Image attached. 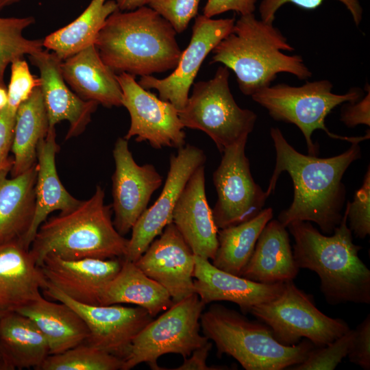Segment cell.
I'll use <instances>...</instances> for the list:
<instances>
[{"label": "cell", "instance_id": "cell-1", "mask_svg": "<svg viewBox=\"0 0 370 370\" xmlns=\"http://www.w3.org/2000/svg\"><path fill=\"white\" fill-rule=\"evenodd\" d=\"M270 135L276 161L265 192L268 197L274 192L284 171L289 174L294 188L292 204L278 220L286 227L296 221H312L323 234H332L343 215L346 190L342 179L349 165L361 157L359 143L352 144L338 156L322 158L297 151L278 127L271 128Z\"/></svg>", "mask_w": 370, "mask_h": 370}, {"label": "cell", "instance_id": "cell-2", "mask_svg": "<svg viewBox=\"0 0 370 370\" xmlns=\"http://www.w3.org/2000/svg\"><path fill=\"white\" fill-rule=\"evenodd\" d=\"M171 25L147 5L110 14L95 46L114 73L136 76L174 69L182 53Z\"/></svg>", "mask_w": 370, "mask_h": 370}, {"label": "cell", "instance_id": "cell-3", "mask_svg": "<svg viewBox=\"0 0 370 370\" xmlns=\"http://www.w3.org/2000/svg\"><path fill=\"white\" fill-rule=\"evenodd\" d=\"M286 227L295 241L297 267L319 275L328 303H370V270L358 256L362 247L353 242L346 208L330 235L321 234L310 221H293Z\"/></svg>", "mask_w": 370, "mask_h": 370}, {"label": "cell", "instance_id": "cell-4", "mask_svg": "<svg viewBox=\"0 0 370 370\" xmlns=\"http://www.w3.org/2000/svg\"><path fill=\"white\" fill-rule=\"evenodd\" d=\"M295 49L273 25L256 18L254 13L241 15L231 32L212 49L210 63H222L236 76L240 90L251 96L271 86L280 73L299 80L312 75L301 56L282 51Z\"/></svg>", "mask_w": 370, "mask_h": 370}, {"label": "cell", "instance_id": "cell-5", "mask_svg": "<svg viewBox=\"0 0 370 370\" xmlns=\"http://www.w3.org/2000/svg\"><path fill=\"white\" fill-rule=\"evenodd\" d=\"M97 186L88 199L68 212L47 219L39 227L29 251L39 267L48 255L66 260L124 258L128 241L116 230L112 206Z\"/></svg>", "mask_w": 370, "mask_h": 370}, {"label": "cell", "instance_id": "cell-6", "mask_svg": "<svg viewBox=\"0 0 370 370\" xmlns=\"http://www.w3.org/2000/svg\"><path fill=\"white\" fill-rule=\"evenodd\" d=\"M203 334L217 354L236 359L246 370H282L302 362L315 346L308 339L292 346L280 344L271 328L260 321L214 304L200 317Z\"/></svg>", "mask_w": 370, "mask_h": 370}, {"label": "cell", "instance_id": "cell-7", "mask_svg": "<svg viewBox=\"0 0 370 370\" xmlns=\"http://www.w3.org/2000/svg\"><path fill=\"white\" fill-rule=\"evenodd\" d=\"M333 84L328 79L306 81L300 86L287 84L269 86L255 92L252 99L264 108L275 121L295 125L302 132L308 155L317 156L318 147L312 139L316 130L324 131L332 138L353 143L369 139V130L362 136H345L331 132L325 125V119L337 106L345 102H356L362 98L364 92L354 87L346 93L334 94Z\"/></svg>", "mask_w": 370, "mask_h": 370}, {"label": "cell", "instance_id": "cell-8", "mask_svg": "<svg viewBox=\"0 0 370 370\" xmlns=\"http://www.w3.org/2000/svg\"><path fill=\"white\" fill-rule=\"evenodd\" d=\"M229 69L218 67L214 76L194 84L186 106L178 110L184 127L208 135L221 153L243 137H248L256 114L238 106L229 86Z\"/></svg>", "mask_w": 370, "mask_h": 370}, {"label": "cell", "instance_id": "cell-9", "mask_svg": "<svg viewBox=\"0 0 370 370\" xmlns=\"http://www.w3.org/2000/svg\"><path fill=\"white\" fill-rule=\"evenodd\" d=\"M249 313L267 325L275 340L286 346L306 338L315 347H323L350 330L343 319L320 311L313 296L297 288L293 280L284 282L278 297L254 306Z\"/></svg>", "mask_w": 370, "mask_h": 370}, {"label": "cell", "instance_id": "cell-10", "mask_svg": "<svg viewBox=\"0 0 370 370\" xmlns=\"http://www.w3.org/2000/svg\"><path fill=\"white\" fill-rule=\"evenodd\" d=\"M206 304L193 293L173 303L156 319H153L135 337L122 370L140 363L153 370H162L158 358L166 354L189 356L208 339L200 334V317Z\"/></svg>", "mask_w": 370, "mask_h": 370}, {"label": "cell", "instance_id": "cell-11", "mask_svg": "<svg viewBox=\"0 0 370 370\" xmlns=\"http://www.w3.org/2000/svg\"><path fill=\"white\" fill-rule=\"evenodd\" d=\"M248 137H243L225 148L212 181L217 199L212 209L218 230L235 225L257 216L269 197L251 175L245 155Z\"/></svg>", "mask_w": 370, "mask_h": 370}, {"label": "cell", "instance_id": "cell-12", "mask_svg": "<svg viewBox=\"0 0 370 370\" xmlns=\"http://www.w3.org/2000/svg\"><path fill=\"white\" fill-rule=\"evenodd\" d=\"M116 77L122 90V106L130 116L124 138L135 137L136 142H148L155 149H179L186 145L185 127L172 103L141 87L134 75L123 72Z\"/></svg>", "mask_w": 370, "mask_h": 370}, {"label": "cell", "instance_id": "cell-13", "mask_svg": "<svg viewBox=\"0 0 370 370\" xmlns=\"http://www.w3.org/2000/svg\"><path fill=\"white\" fill-rule=\"evenodd\" d=\"M43 291L49 297L66 304L80 315L89 331L86 344L123 361L130 354L135 337L153 319L147 310L140 306L80 304L47 283Z\"/></svg>", "mask_w": 370, "mask_h": 370}, {"label": "cell", "instance_id": "cell-14", "mask_svg": "<svg viewBox=\"0 0 370 370\" xmlns=\"http://www.w3.org/2000/svg\"><path fill=\"white\" fill-rule=\"evenodd\" d=\"M202 149L185 145L170 157L169 169L163 189L153 204L140 215L132 228L123 259L136 262L169 223L177 201L191 175L204 165Z\"/></svg>", "mask_w": 370, "mask_h": 370}, {"label": "cell", "instance_id": "cell-15", "mask_svg": "<svg viewBox=\"0 0 370 370\" xmlns=\"http://www.w3.org/2000/svg\"><path fill=\"white\" fill-rule=\"evenodd\" d=\"M234 18L213 19L198 15L192 28V36L186 49L182 51L173 71L163 79L152 75L140 77L138 83L146 90L156 89L162 100L182 110L189 97V90L204 59L232 30Z\"/></svg>", "mask_w": 370, "mask_h": 370}, {"label": "cell", "instance_id": "cell-16", "mask_svg": "<svg viewBox=\"0 0 370 370\" xmlns=\"http://www.w3.org/2000/svg\"><path fill=\"white\" fill-rule=\"evenodd\" d=\"M112 154L115 171L112 177L113 224L118 232L127 234L147 208L153 193L162 183L153 164H138L129 149L128 140L119 138Z\"/></svg>", "mask_w": 370, "mask_h": 370}, {"label": "cell", "instance_id": "cell-17", "mask_svg": "<svg viewBox=\"0 0 370 370\" xmlns=\"http://www.w3.org/2000/svg\"><path fill=\"white\" fill-rule=\"evenodd\" d=\"M159 236L134 263L162 286L175 303L195 293V254L173 223Z\"/></svg>", "mask_w": 370, "mask_h": 370}, {"label": "cell", "instance_id": "cell-18", "mask_svg": "<svg viewBox=\"0 0 370 370\" xmlns=\"http://www.w3.org/2000/svg\"><path fill=\"white\" fill-rule=\"evenodd\" d=\"M123 258L66 260L48 255L39 266L47 283L80 304L100 306L107 284L121 268Z\"/></svg>", "mask_w": 370, "mask_h": 370}, {"label": "cell", "instance_id": "cell-19", "mask_svg": "<svg viewBox=\"0 0 370 370\" xmlns=\"http://www.w3.org/2000/svg\"><path fill=\"white\" fill-rule=\"evenodd\" d=\"M29 57L40 73V88L49 127L66 121L69 127L66 140L79 136L90 123L99 103L81 99L69 88L62 73V60L54 53L42 50Z\"/></svg>", "mask_w": 370, "mask_h": 370}, {"label": "cell", "instance_id": "cell-20", "mask_svg": "<svg viewBox=\"0 0 370 370\" xmlns=\"http://www.w3.org/2000/svg\"><path fill=\"white\" fill-rule=\"evenodd\" d=\"M172 223L195 255L208 260L214 258L218 229L206 195L204 165L186 182L174 207Z\"/></svg>", "mask_w": 370, "mask_h": 370}, {"label": "cell", "instance_id": "cell-21", "mask_svg": "<svg viewBox=\"0 0 370 370\" xmlns=\"http://www.w3.org/2000/svg\"><path fill=\"white\" fill-rule=\"evenodd\" d=\"M194 291L201 301L209 304L227 301L236 304L243 314L258 304L278 297L284 282H253L214 267L208 259L195 255Z\"/></svg>", "mask_w": 370, "mask_h": 370}, {"label": "cell", "instance_id": "cell-22", "mask_svg": "<svg viewBox=\"0 0 370 370\" xmlns=\"http://www.w3.org/2000/svg\"><path fill=\"white\" fill-rule=\"evenodd\" d=\"M46 279L22 242L0 245V318L42 297Z\"/></svg>", "mask_w": 370, "mask_h": 370}, {"label": "cell", "instance_id": "cell-23", "mask_svg": "<svg viewBox=\"0 0 370 370\" xmlns=\"http://www.w3.org/2000/svg\"><path fill=\"white\" fill-rule=\"evenodd\" d=\"M12 164L11 157L0 164V245L14 241L24 245L35 212L36 164L9 178Z\"/></svg>", "mask_w": 370, "mask_h": 370}, {"label": "cell", "instance_id": "cell-24", "mask_svg": "<svg viewBox=\"0 0 370 370\" xmlns=\"http://www.w3.org/2000/svg\"><path fill=\"white\" fill-rule=\"evenodd\" d=\"M56 138L55 127H49L37 148L35 212L24 241L28 249L39 227L51 212L56 210L61 213L70 212L81 202L67 191L58 175L56 155L59 146Z\"/></svg>", "mask_w": 370, "mask_h": 370}, {"label": "cell", "instance_id": "cell-25", "mask_svg": "<svg viewBox=\"0 0 370 370\" xmlns=\"http://www.w3.org/2000/svg\"><path fill=\"white\" fill-rule=\"evenodd\" d=\"M61 70L66 84L81 99L106 108L122 106L116 73L102 61L95 45L62 61Z\"/></svg>", "mask_w": 370, "mask_h": 370}, {"label": "cell", "instance_id": "cell-26", "mask_svg": "<svg viewBox=\"0 0 370 370\" xmlns=\"http://www.w3.org/2000/svg\"><path fill=\"white\" fill-rule=\"evenodd\" d=\"M299 269L286 227L278 219H271L262 230L239 276L258 283L275 284L293 280Z\"/></svg>", "mask_w": 370, "mask_h": 370}, {"label": "cell", "instance_id": "cell-27", "mask_svg": "<svg viewBox=\"0 0 370 370\" xmlns=\"http://www.w3.org/2000/svg\"><path fill=\"white\" fill-rule=\"evenodd\" d=\"M17 312L28 317L46 338L49 355L62 353L85 343L89 331L80 315L64 302L42 296Z\"/></svg>", "mask_w": 370, "mask_h": 370}, {"label": "cell", "instance_id": "cell-28", "mask_svg": "<svg viewBox=\"0 0 370 370\" xmlns=\"http://www.w3.org/2000/svg\"><path fill=\"white\" fill-rule=\"evenodd\" d=\"M49 356L46 338L28 317L12 312L0 318V359L7 370L39 369Z\"/></svg>", "mask_w": 370, "mask_h": 370}, {"label": "cell", "instance_id": "cell-29", "mask_svg": "<svg viewBox=\"0 0 370 370\" xmlns=\"http://www.w3.org/2000/svg\"><path fill=\"white\" fill-rule=\"evenodd\" d=\"M121 303L142 307L153 317L173 304L162 286L148 277L134 262L125 259L118 273L104 288L100 305Z\"/></svg>", "mask_w": 370, "mask_h": 370}, {"label": "cell", "instance_id": "cell-30", "mask_svg": "<svg viewBox=\"0 0 370 370\" xmlns=\"http://www.w3.org/2000/svg\"><path fill=\"white\" fill-rule=\"evenodd\" d=\"M49 129L48 117L40 87L18 108L11 151V176L18 175L37 162V148Z\"/></svg>", "mask_w": 370, "mask_h": 370}, {"label": "cell", "instance_id": "cell-31", "mask_svg": "<svg viewBox=\"0 0 370 370\" xmlns=\"http://www.w3.org/2000/svg\"><path fill=\"white\" fill-rule=\"evenodd\" d=\"M117 10L115 0H91L77 18L47 36L43 39V47L63 61L95 45L107 18Z\"/></svg>", "mask_w": 370, "mask_h": 370}, {"label": "cell", "instance_id": "cell-32", "mask_svg": "<svg viewBox=\"0 0 370 370\" xmlns=\"http://www.w3.org/2000/svg\"><path fill=\"white\" fill-rule=\"evenodd\" d=\"M273 215L271 208H264L250 220L218 230V247L212 264L222 271L239 275Z\"/></svg>", "mask_w": 370, "mask_h": 370}, {"label": "cell", "instance_id": "cell-33", "mask_svg": "<svg viewBox=\"0 0 370 370\" xmlns=\"http://www.w3.org/2000/svg\"><path fill=\"white\" fill-rule=\"evenodd\" d=\"M34 22L32 16L0 17V86H5V71L12 61L43 50V39L29 40L23 35Z\"/></svg>", "mask_w": 370, "mask_h": 370}, {"label": "cell", "instance_id": "cell-34", "mask_svg": "<svg viewBox=\"0 0 370 370\" xmlns=\"http://www.w3.org/2000/svg\"><path fill=\"white\" fill-rule=\"evenodd\" d=\"M123 360L86 343L49 355L39 370H122Z\"/></svg>", "mask_w": 370, "mask_h": 370}, {"label": "cell", "instance_id": "cell-35", "mask_svg": "<svg viewBox=\"0 0 370 370\" xmlns=\"http://www.w3.org/2000/svg\"><path fill=\"white\" fill-rule=\"evenodd\" d=\"M354 336L350 329L332 343L314 347L301 363L288 367L291 370H332L347 356Z\"/></svg>", "mask_w": 370, "mask_h": 370}, {"label": "cell", "instance_id": "cell-36", "mask_svg": "<svg viewBox=\"0 0 370 370\" xmlns=\"http://www.w3.org/2000/svg\"><path fill=\"white\" fill-rule=\"evenodd\" d=\"M10 64V79L7 88V106L16 112L19 106L29 97L34 90L40 87V79L31 73L23 58L14 60Z\"/></svg>", "mask_w": 370, "mask_h": 370}, {"label": "cell", "instance_id": "cell-37", "mask_svg": "<svg viewBox=\"0 0 370 370\" xmlns=\"http://www.w3.org/2000/svg\"><path fill=\"white\" fill-rule=\"evenodd\" d=\"M347 225L352 232L360 238L370 234V168L365 175L361 187L356 191L354 201L346 205Z\"/></svg>", "mask_w": 370, "mask_h": 370}, {"label": "cell", "instance_id": "cell-38", "mask_svg": "<svg viewBox=\"0 0 370 370\" xmlns=\"http://www.w3.org/2000/svg\"><path fill=\"white\" fill-rule=\"evenodd\" d=\"M201 0H149L147 5L168 21L176 33L185 31L198 13Z\"/></svg>", "mask_w": 370, "mask_h": 370}, {"label": "cell", "instance_id": "cell-39", "mask_svg": "<svg viewBox=\"0 0 370 370\" xmlns=\"http://www.w3.org/2000/svg\"><path fill=\"white\" fill-rule=\"evenodd\" d=\"M324 0H262L259 5L261 20L273 23L277 11L284 4L293 3L305 10L319 8ZM341 2L350 12L356 26L362 19L363 10L359 0H337Z\"/></svg>", "mask_w": 370, "mask_h": 370}, {"label": "cell", "instance_id": "cell-40", "mask_svg": "<svg viewBox=\"0 0 370 370\" xmlns=\"http://www.w3.org/2000/svg\"><path fill=\"white\" fill-rule=\"evenodd\" d=\"M351 362L365 370L370 369V315L356 329L347 356Z\"/></svg>", "mask_w": 370, "mask_h": 370}, {"label": "cell", "instance_id": "cell-41", "mask_svg": "<svg viewBox=\"0 0 370 370\" xmlns=\"http://www.w3.org/2000/svg\"><path fill=\"white\" fill-rule=\"evenodd\" d=\"M367 94L356 102H348L341 110V121L349 127L370 125V88L366 84Z\"/></svg>", "mask_w": 370, "mask_h": 370}, {"label": "cell", "instance_id": "cell-42", "mask_svg": "<svg viewBox=\"0 0 370 370\" xmlns=\"http://www.w3.org/2000/svg\"><path fill=\"white\" fill-rule=\"evenodd\" d=\"M258 0H208L203 14L208 18L227 11H234L241 15L254 13Z\"/></svg>", "mask_w": 370, "mask_h": 370}, {"label": "cell", "instance_id": "cell-43", "mask_svg": "<svg viewBox=\"0 0 370 370\" xmlns=\"http://www.w3.org/2000/svg\"><path fill=\"white\" fill-rule=\"evenodd\" d=\"M16 114L7 106L0 110V164L9 157L11 151Z\"/></svg>", "mask_w": 370, "mask_h": 370}, {"label": "cell", "instance_id": "cell-44", "mask_svg": "<svg viewBox=\"0 0 370 370\" xmlns=\"http://www.w3.org/2000/svg\"><path fill=\"white\" fill-rule=\"evenodd\" d=\"M212 347V343L208 341L204 345L195 349L190 358H184L183 363L173 370H220L227 369L224 366H208L206 364L209 352Z\"/></svg>", "mask_w": 370, "mask_h": 370}, {"label": "cell", "instance_id": "cell-45", "mask_svg": "<svg viewBox=\"0 0 370 370\" xmlns=\"http://www.w3.org/2000/svg\"><path fill=\"white\" fill-rule=\"evenodd\" d=\"M149 0H115L119 10L131 11L140 7L147 5Z\"/></svg>", "mask_w": 370, "mask_h": 370}, {"label": "cell", "instance_id": "cell-46", "mask_svg": "<svg viewBox=\"0 0 370 370\" xmlns=\"http://www.w3.org/2000/svg\"><path fill=\"white\" fill-rule=\"evenodd\" d=\"M8 90L5 86H0V110L8 104Z\"/></svg>", "mask_w": 370, "mask_h": 370}, {"label": "cell", "instance_id": "cell-47", "mask_svg": "<svg viewBox=\"0 0 370 370\" xmlns=\"http://www.w3.org/2000/svg\"><path fill=\"white\" fill-rule=\"evenodd\" d=\"M21 0H0V12L5 8L10 6Z\"/></svg>", "mask_w": 370, "mask_h": 370}]
</instances>
